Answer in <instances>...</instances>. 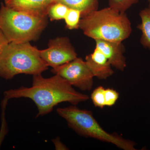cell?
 Wrapping results in <instances>:
<instances>
[{
    "instance_id": "cell-1",
    "label": "cell",
    "mask_w": 150,
    "mask_h": 150,
    "mask_svg": "<svg viewBox=\"0 0 150 150\" xmlns=\"http://www.w3.org/2000/svg\"><path fill=\"white\" fill-rule=\"evenodd\" d=\"M45 78L40 74L33 75L32 86L8 90L4 92V99L26 98L32 100L38 109L36 117L50 113L62 102L76 105L89 99V97L76 91L66 80L58 75Z\"/></svg>"
},
{
    "instance_id": "cell-15",
    "label": "cell",
    "mask_w": 150,
    "mask_h": 150,
    "mask_svg": "<svg viewBox=\"0 0 150 150\" xmlns=\"http://www.w3.org/2000/svg\"><path fill=\"white\" fill-rule=\"evenodd\" d=\"M139 0H108L109 7L122 13H125L131 6Z\"/></svg>"
},
{
    "instance_id": "cell-14",
    "label": "cell",
    "mask_w": 150,
    "mask_h": 150,
    "mask_svg": "<svg viewBox=\"0 0 150 150\" xmlns=\"http://www.w3.org/2000/svg\"><path fill=\"white\" fill-rule=\"evenodd\" d=\"M81 13L80 11L69 8L64 19L66 27L70 30L79 28Z\"/></svg>"
},
{
    "instance_id": "cell-18",
    "label": "cell",
    "mask_w": 150,
    "mask_h": 150,
    "mask_svg": "<svg viewBox=\"0 0 150 150\" xmlns=\"http://www.w3.org/2000/svg\"><path fill=\"white\" fill-rule=\"evenodd\" d=\"M9 43L5 35L0 29V55L2 53L4 48Z\"/></svg>"
},
{
    "instance_id": "cell-4",
    "label": "cell",
    "mask_w": 150,
    "mask_h": 150,
    "mask_svg": "<svg viewBox=\"0 0 150 150\" xmlns=\"http://www.w3.org/2000/svg\"><path fill=\"white\" fill-rule=\"evenodd\" d=\"M48 16H41L11 8L1 4L0 29L9 43L37 40L48 24Z\"/></svg>"
},
{
    "instance_id": "cell-19",
    "label": "cell",
    "mask_w": 150,
    "mask_h": 150,
    "mask_svg": "<svg viewBox=\"0 0 150 150\" xmlns=\"http://www.w3.org/2000/svg\"><path fill=\"white\" fill-rule=\"evenodd\" d=\"M54 142L56 146V149L57 150H67L68 148L65 145L63 144L60 141L59 138H57L55 139L52 140Z\"/></svg>"
},
{
    "instance_id": "cell-8",
    "label": "cell",
    "mask_w": 150,
    "mask_h": 150,
    "mask_svg": "<svg viewBox=\"0 0 150 150\" xmlns=\"http://www.w3.org/2000/svg\"><path fill=\"white\" fill-rule=\"evenodd\" d=\"M96 47L104 54L112 67L123 71L126 67V59L124 56L125 50L121 42L96 40Z\"/></svg>"
},
{
    "instance_id": "cell-5",
    "label": "cell",
    "mask_w": 150,
    "mask_h": 150,
    "mask_svg": "<svg viewBox=\"0 0 150 150\" xmlns=\"http://www.w3.org/2000/svg\"><path fill=\"white\" fill-rule=\"evenodd\" d=\"M56 111L66 120L69 127L80 136L110 143L122 149L136 150L135 142L105 131L90 110L81 109L72 105L69 107L59 108Z\"/></svg>"
},
{
    "instance_id": "cell-9",
    "label": "cell",
    "mask_w": 150,
    "mask_h": 150,
    "mask_svg": "<svg viewBox=\"0 0 150 150\" xmlns=\"http://www.w3.org/2000/svg\"><path fill=\"white\" fill-rule=\"evenodd\" d=\"M85 62L94 77L99 79H106L114 73L107 58L96 47L92 54L86 56Z\"/></svg>"
},
{
    "instance_id": "cell-7",
    "label": "cell",
    "mask_w": 150,
    "mask_h": 150,
    "mask_svg": "<svg viewBox=\"0 0 150 150\" xmlns=\"http://www.w3.org/2000/svg\"><path fill=\"white\" fill-rule=\"evenodd\" d=\"M40 56L52 69L69 63L77 57L75 48L67 37L49 40L48 48L40 50Z\"/></svg>"
},
{
    "instance_id": "cell-13",
    "label": "cell",
    "mask_w": 150,
    "mask_h": 150,
    "mask_svg": "<svg viewBox=\"0 0 150 150\" xmlns=\"http://www.w3.org/2000/svg\"><path fill=\"white\" fill-rule=\"evenodd\" d=\"M69 8L60 3L54 2L48 9V16L51 21L64 19Z\"/></svg>"
},
{
    "instance_id": "cell-12",
    "label": "cell",
    "mask_w": 150,
    "mask_h": 150,
    "mask_svg": "<svg viewBox=\"0 0 150 150\" xmlns=\"http://www.w3.org/2000/svg\"><path fill=\"white\" fill-rule=\"evenodd\" d=\"M141 23L137 28L142 32L140 38L141 44L145 48L150 50V8H147L140 12Z\"/></svg>"
},
{
    "instance_id": "cell-20",
    "label": "cell",
    "mask_w": 150,
    "mask_h": 150,
    "mask_svg": "<svg viewBox=\"0 0 150 150\" xmlns=\"http://www.w3.org/2000/svg\"><path fill=\"white\" fill-rule=\"evenodd\" d=\"M148 1H149V8H150V0H148Z\"/></svg>"
},
{
    "instance_id": "cell-3",
    "label": "cell",
    "mask_w": 150,
    "mask_h": 150,
    "mask_svg": "<svg viewBox=\"0 0 150 150\" xmlns=\"http://www.w3.org/2000/svg\"><path fill=\"white\" fill-rule=\"evenodd\" d=\"M48 67L30 42L9 43L0 55V77L6 80L19 74H40Z\"/></svg>"
},
{
    "instance_id": "cell-11",
    "label": "cell",
    "mask_w": 150,
    "mask_h": 150,
    "mask_svg": "<svg viewBox=\"0 0 150 150\" xmlns=\"http://www.w3.org/2000/svg\"><path fill=\"white\" fill-rule=\"evenodd\" d=\"M55 2L60 3L69 8L80 11L81 18L93 11L98 9V0H54Z\"/></svg>"
},
{
    "instance_id": "cell-16",
    "label": "cell",
    "mask_w": 150,
    "mask_h": 150,
    "mask_svg": "<svg viewBox=\"0 0 150 150\" xmlns=\"http://www.w3.org/2000/svg\"><path fill=\"white\" fill-rule=\"evenodd\" d=\"M105 90L104 87L100 86L95 89L92 93L91 98L96 107L103 108L105 106Z\"/></svg>"
},
{
    "instance_id": "cell-6",
    "label": "cell",
    "mask_w": 150,
    "mask_h": 150,
    "mask_svg": "<svg viewBox=\"0 0 150 150\" xmlns=\"http://www.w3.org/2000/svg\"><path fill=\"white\" fill-rule=\"evenodd\" d=\"M51 72L81 90L90 91L92 88L94 76L81 58L77 57L69 63L52 69Z\"/></svg>"
},
{
    "instance_id": "cell-10",
    "label": "cell",
    "mask_w": 150,
    "mask_h": 150,
    "mask_svg": "<svg viewBox=\"0 0 150 150\" xmlns=\"http://www.w3.org/2000/svg\"><path fill=\"white\" fill-rule=\"evenodd\" d=\"M5 5L16 10L48 16V9L54 0H4Z\"/></svg>"
},
{
    "instance_id": "cell-17",
    "label": "cell",
    "mask_w": 150,
    "mask_h": 150,
    "mask_svg": "<svg viewBox=\"0 0 150 150\" xmlns=\"http://www.w3.org/2000/svg\"><path fill=\"white\" fill-rule=\"evenodd\" d=\"M118 93L113 89L108 88L105 90V106H113L119 98Z\"/></svg>"
},
{
    "instance_id": "cell-2",
    "label": "cell",
    "mask_w": 150,
    "mask_h": 150,
    "mask_svg": "<svg viewBox=\"0 0 150 150\" xmlns=\"http://www.w3.org/2000/svg\"><path fill=\"white\" fill-rule=\"evenodd\" d=\"M79 28L96 40L121 42L131 35V22L125 13L110 7L93 11L81 18Z\"/></svg>"
}]
</instances>
